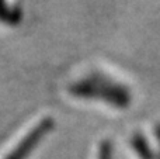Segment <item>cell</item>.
Returning a JSON list of instances; mask_svg holds the SVG:
<instances>
[{"instance_id": "1", "label": "cell", "mask_w": 160, "mask_h": 159, "mask_svg": "<svg viewBox=\"0 0 160 159\" xmlns=\"http://www.w3.org/2000/svg\"><path fill=\"white\" fill-rule=\"evenodd\" d=\"M69 92L76 97L97 99L115 107H127L131 103V92L121 83L105 76H91L70 85Z\"/></svg>"}, {"instance_id": "4", "label": "cell", "mask_w": 160, "mask_h": 159, "mask_svg": "<svg viewBox=\"0 0 160 159\" xmlns=\"http://www.w3.org/2000/svg\"><path fill=\"white\" fill-rule=\"evenodd\" d=\"M98 159H112V145L110 141H102L100 145Z\"/></svg>"}, {"instance_id": "2", "label": "cell", "mask_w": 160, "mask_h": 159, "mask_svg": "<svg viewBox=\"0 0 160 159\" xmlns=\"http://www.w3.org/2000/svg\"><path fill=\"white\" fill-rule=\"evenodd\" d=\"M53 126H55V123H53L52 118H44L38 126H35L31 130L30 134L20 142V145L11 152L7 159H25L28 156V154L41 142L42 138L49 131H52Z\"/></svg>"}, {"instance_id": "3", "label": "cell", "mask_w": 160, "mask_h": 159, "mask_svg": "<svg viewBox=\"0 0 160 159\" xmlns=\"http://www.w3.org/2000/svg\"><path fill=\"white\" fill-rule=\"evenodd\" d=\"M131 144H132L133 151L136 152V155L141 159H155L152 148H150L149 142H148L143 134H141V132L133 134L132 138H131Z\"/></svg>"}, {"instance_id": "5", "label": "cell", "mask_w": 160, "mask_h": 159, "mask_svg": "<svg viewBox=\"0 0 160 159\" xmlns=\"http://www.w3.org/2000/svg\"><path fill=\"white\" fill-rule=\"evenodd\" d=\"M155 132H156V138H158V144H159V159H160V123L156 126Z\"/></svg>"}]
</instances>
